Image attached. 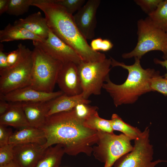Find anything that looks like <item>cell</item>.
<instances>
[{
	"label": "cell",
	"mask_w": 167,
	"mask_h": 167,
	"mask_svg": "<svg viewBox=\"0 0 167 167\" xmlns=\"http://www.w3.org/2000/svg\"><path fill=\"white\" fill-rule=\"evenodd\" d=\"M92 49L95 51H107L113 47V45L109 40L102 39L101 37L93 39L90 44Z\"/></svg>",
	"instance_id": "f546056e"
},
{
	"label": "cell",
	"mask_w": 167,
	"mask_h": 167,
	"mask_svg": "<svg viewBox=\"0 0 167 167\" xmlns=\"http://www.w3.org/2000/svg\"><path fill=\"white\" fill-rule=\"evenodd\" d=\"M3 45L0 43V70L7 67V53L4 52Z\"/></svg>",
	"instance_id": "836d02e7"
},
{
	"label": "cell",
	"mask_w": 167,
	"mask_h": 167,
	"mask_svg": "<svg viewBox=\"0 0 167 167\" xmlns=\"http://www.w3.org/2000/svg\"><path fill=\"white\" fill-rule=\"evenodd\" d=\"M49 101L17 103L21 106L30 126L41 128L47 117Z\"/></svg>",
	"instance_id": "9a60e30c"
},
{
	"label": "cell",
	"mask_w": 167,
	"mask_h": 167,
	"mask_svg": "<svg viewBox=\"0 0 167 167\" xmlns=\"http://www.w3.org/2000/svg\"><path fill=\"white\" fill-rule=\"evenodd\" d=\"M154 62L155 64L160 65L163 67L166 68V72L164 76L165 78L167 79V58L165 59L164 61H162L156 58H155L154 59Z\"/></svg>",
	"instance_id": "8d00e7d4"
},
{
	"label": "cell",
	"mask_w": 167,
	"mask_h": 167,
	"mask_svg": "<svg viewBox=\"0 0 167 167\" xmlns=\"http://www.w3.org/2000/svg\"><path fill=\"white\" fill-rule=\"evenodd\" d=\"M25 40L41 42L45 40L22 27L11 24L0 31L1 43Z\"/></svg>",
	"instance_id": "ffe728a7"
},
{
	"label": "cell",
	"mask_w": 167,
	"mask_h": 167,
	"mask_svg": "<svg viewBox=\"0 0 167 167\" xmlns=\"http://www.w3.org/2000/svg\"><path fill=\"white\" fill-rule=\"evenodd\" d=\"M110 58L112 67H121L128 72L127 78L123 84H116L109 77L103 85V88L109 93L116 107L122 104L134 103L141 96L152 91L151 80L158 71L153 69H143L140 59L137 58H135L134 63L130 65Z\"/></svg>",
	"instance_id": "3957f363"
},
{
	"label": "cell",
	"mask_w": 167,
	"mask_h": 167,
	"mask_svg": "<svg viewBox=\"0 0 167 167\" xmlns=\"http://www.w3.org/2000/svg\"><path fill=\"white\" fill-rule=\"evenodd\" d=\"M65 153L61 144L49 147L45 149L35 167H59Z\"/></svg>",
	"instance_id": "44dd1931"
},
{
	"label": "cell",
	"mask_w": 167,
	"mask_h": 167,
	"mask_svg": "<svg viewBox=\"0 0 167 167\" xmlns=\"http://www.w3.org/2000/svg\"><path fill=\"white\" fill-rule=\"evenodd\" d=\"M12 129L0 124V147L9 143V139L13 134Z\"/></svg>",
	"instance_id": "1f68e13d"
},
{
	"label": "cell",
	"mask_w": 167,
	"mask_h": 167,
	"mask_svg": "<svg viewBox=\"0 0 167 167\" xmlns=\"http://www.w3.org/2000/svg\"><path fill=\"white\" fill-rule=\"evenodd\" d=\"M11 103L9 109L0 116V124L10 126L19 129L30 126L20 104Z\"/></svg>",
	"instance_id": "d6986e66"
},
{
	"label": "cell",
	"mask_w": 167,
	"mask_h": 167,
	"mask_svg": "<svg viewBox=\"0 0 167 167\" xmlns=\"http://www.w3.org/2000/svg\"><path fill=\"white\" fill-rule=\"evenodd\" d=\"M57 83L64 94L75 96L82 93L77 65L71 62L63 64L58 76Z\"/></svg>",
	"instance_id": "4fadbf2b"
},
{
	"label": "cell",
	"mask_w": 167,
	"mask_h": 167,
	"mask_svg": "<svg viewBox=\"0 0 167 167\" xmlns=\"http://www.w3.org/2000/svg\"><path fill=\"white\" fill-rule=\"evenodd\" d=\"M32 42L34 47H38L63 64L71 62L78 65L83 61L73 48L55 35L49 29L46 39L42 42Z\"/></svg>",
	"instance_id": "30bf717a"
},
{
	"label": "cell",
	"mask_w": 167,
	"mask_h": 167,
	"mask_svg": "<svg viewBox=\"0 0 167 167\" xmlns=\"http://www.w3.org/2000/svg\"><path fill=\"white\" fill-rule=\"evenodd\" d=\"M31 87L48 92H53L63 63L53 58L41 49L34 47Z\"/></svg>",
	"instance_id": "8992f818"
},
{
	"label": "cell",
	"mask_w": 167,
	"mask_h": 167,
	"mask_svg": "<svg viewBox=\"0 0 167 167\" xmlns=\"http://www.w3.org/2000/svg\"><path fill=\"white\" fill-rule=\"evenodd\" d=\"M13 24L25 29L44 40L48 37L49 28L45 17L40 11L30 14L25 18L19 19L15 20Z\"/></svg>",
	"instance_id": "2e32d148"
},
{
	"label": "cell",
	"mask_w": 167,
	"mask_h": 167,
	"mask_svg": "<svg viewBox=\"0 0 167 167\" xmlns=\"http://www.w3.org/2000/svg\"><path fill=\"white\" fill-rule=\"evenodd\" d=\"M98 108L96 106H91L89 104L80 103L74 109L76 115L84 121L90 116L98 112Z\"/></svg>",
	"instance_id": "4316f807"
},
{
	"label": "cell",
	"mask_w": 167,
	"mask_h": 167,
	"mask_svg": "<svg viewBox=\"0 0 167 167\" xmlns=\"http://www.w3.org/2000/svg\"><path fill=\"white\" fill-rule=\"evenodd\" d=\"M97 131L98 140L93 147L92 153L95 159L104 164V167H112L118 159L133 148L132 140L122 133Z\"/></svg>",
	"instance_id": "52a82bcc"
},
{
	"label": "cell",
	"mask_w": 167,
	"mask_h": 167,
	"mask_svg": "<svg viewBox=\"0 0 167 167\" xmlns=\"http://www.w3.org/2000/svg\"><path fill=\"white\" fill-rule=\"evenodd\" d=\"M54 2L63 7L68 13L73 15L83 6L86 1L85 0H54Z\"/></svg>",
	"instance_id": "83f0119b"
},
{
	"label": "cell",
	"mask_w": 167,
	"mask_h": 167,
	"mask_svg": "<svg viewBox=\"0 0 167 167\" xmlns=\"http://www.w3.org/2000/svg\"><path fill=\"white\" fill-rule=\"evenodd\" d=\"M111 59L106 58L95 62L83 61L77 65L84 98L88 99L92 95L101 94L103 86L109 77Z\"/></svg>",
	"instance_id": "ba28073f"
},
{
	"label": "cell",
	"mask_w": 167,
	"mask_h": 167,
	"mask_svg": "<svg viewBox=\"0 0 167 167\" xmlns=\"http://www.w3.org/2000/svg\"><path fill=\"white\" fill-rule=\"evenodd\" d=\"M20 57L16 63L0 70V94L29 86L33 65L32 50L20 43Z\"/></svg>",
	"instance_id": "5b68a950"
},
{
	"label": "cell",
	"mask_w": 167,
	"mask_h": 167,
	"mask_svg": "<svg viewBox=\"0 0 167 167\" xmlns=\"http://www.w3.org/2000/svg\"><path fill=\"white\" fill-rule=\"evenodd\" d=\"M11 106V103L0 99V116L3 114L7 112Z\"/></svg>",
	"instance_id": "e575fe53"
},
{
	"label": "cell",
	"mask_w": 167,
	"mask_h": 167,
	"mask_svg": "<svg viewBox=\"0 0 167 167\" xmlns=\"http://www.w3.org/2000/svg\"><path fill=\"white\" fill-rule=\"evenodd\" d=\"M149 129L147 127L140 136L134 140L133 150L118 159L113 167H155L158 164L167 162L158 159L152 161L153 148L150 143Z\"/></svg>",
	"instance_id": "9c48e42d"
},
{
	"label": "cell",
	"mask_w": 167,
	"mask_h": 167,
	"mask_svg": "<svg viewBox=\"0 0 167 167\" xmlns=\"http://www.w3.org/2000/svg\"><path fill=\"white\" fill-rule=\"evenodd\" d=\"M150 87L152 91L167 96V79L161 76L159 71L151 79Z\"/></svg>",
	"instance_id": "484cf974"
},
{
	"label": "cell",
	"mask_w": 167,
	"mask_h": 167,
	"mask_svg": "<svg viewBox=\"0 0 167 167\" xmlns=\"http://www.w3.org/2000/svg\"><path fill=\"white\" fill-rule=\"evenodd\" d=\"M46 149L43 145L35 143L15 145L13 161L19 167H35Z\"/></svg>",
	"instance_id": "5bb4252c"
},
{
	"label": "cell",
	"mask_w": 167,
	"mask_h": 167,
	"mask_svg": "<svg viewBox=\"0 0 167 167\" xmlns=\"http://www.w3.org/2000/svg\"><path fill=\"white\" fill-rule=\"evenodd\" d=\"M138 40L133 49L123 53V58L134 57L140 59L147 53L159 51L163 54L164 60L167 58V32L156 26L148 17L140 19L137 23Z\"/></svg>",
	"instance_id": "277c9868"
},
{
	"label": "cell",
	"mask_w": 167,
	"mask_h": 167,
	"mask_svg": "<svg viewBox=\"0 0 167 167\" xmlns=\"http://www.w3.org/2000/svg\"><path fill=\"white\" fill-rule=\"evenodd\" d=\"M166 146L167 147V143L166 144Z\"/></svg>",
	"instance_id": "f35d334b"
},
{
	"label": "cell",
	"mask_w": 167,
	"mask_h": 167,
	"mask_svg": "<svg viewBox=\"0 0 167 167\" xmlns=\"http://www.w3.org/2000/svg\"><path fill=\"white\" fill-rule=\"evenodd\" d=\"M84 121L76 115L73 109L47 117L41 128L46 138L44 147L46 148L60 144L65 153L70 156L83 153L91 156L92 146L98 140L97 131L85 126Z\"/></svg>",
	"instance_id": "6da1fadb"
},
{
	"label": "cell",
	"mask_w": 167,
	"mask_h": 167,
	"mask_svg": "<svg viewBox=\"0 0 167 167\" xmlns=\"http://www.w3.org/2000/svg\"><path fill=\"white\" fill-rule=\"evenodd\" d=\"M110 120L113 131L121 132L132 140L137 138L142 133L139 128L125 122L116 113L112 115Z\"/></svg>",
	"instance_id": "7402d4cb"
},
{
	"label": "cell",
	"mask_w": 167,
	"mask_h": 167,
	"mask_svg": "<svg viewBox=\"0 0 167 167\" xmlns=\"http://www.w3.org/2000/svg\"><path fill=\"white\" fill-rule=\"evenodd\" d=\"M15 145L8 143L0 147V167L6 165L13 160V148Z\"/></svg>",
	"instance_id": "f1b7e54d"
},
{
	"label": "cell",
	"mask_w": 167,
	"mask_h": 167,
	"mask_svg": "<svg viewBox=\"0 0 167 167\" xmlns=\"http://www.w3.org/2000/svg\"><path fill=\"white\" fill-rule=\"evenodd\" d=\"M63 94L61 91L48 92L28 86L0 94V99L12 103L47 101Z\"/></svg>",
	"instance_id": "7c38bea8"
},
{
	"label": "cell",
	"mask_w": 167,
	"mask_h": 167,
	"mask_svg": "<svg viewBox=\"0 0 167 167\" xmlns=\"http://www.w3.org/2000/svg\"><path fill=\"white\" fill-rule=\"evenodd\" d=\"M148 17L156 26L167 32V0H162L155 10Z\"/></svg>",
	"instance_id": "cb8c5ba5"
},
{
	"label": "cell",
	"mask_w": 167,
	"mask_h": 167,
	"mask_svg": "<svg viewBox=\"0 0 167 167\" xmlns=\"http://www.w3.org/2000/svg\"><path fill=\"white\" fill-rule=\"evenodd\" d=\"M0 167H19L13 160L8 164Z\"/></svg>",
	"instance_id": "74e56055"
},
{
	"label": "cell",
	"mask_w": 167,
	"mask_h": 167,
	"mask_svg": "<svg viewBox=\"0 0 167 167\" xmlns=\"http://www.w3.org/2000/svg\"><path fill=\"white\" fill-rule=\"evenodd\" d=\"M91 102L90 100L85 99L82 93L75 96H69L63 93L49 101V109L47 117L71 110L78 104H89Z\"/></svg>",
	"instance_id": "e0dca14e"
},
{
	"label": "cell",
	"mask_w": 167,
	"mask_h": 167,
	"mask_svg": "<svg viewBox=\"0 0 167 167\" xmlns=\"http://www.w3.org/2000/svg\"><path fill=\"white\" fill-rule=\"evenodd\" d=\"M84 124L86 127L96 131L114 133L111 120L101 118L98 112L85 120Z\"/></svg>",
	"instance_id": "603a6c76"
},
{
	"label": "cell",
	"mask_w": 167,
	"mask_h": 167,
	"mask_svg": "<svg viewBox=\"0 0 167 167\" xmlns=\"http://www.w3.org/2000/svg\"><path fill=\"white\" fill-rule=\"evenodd\" d=\"M10 0H0V15L6 12L8 9Z\"/></svg>",
	"instance_id": "d590c367"
},
{
	"label": "cell",
	"mask_w": 167,
	"mask_h": 167,
	"mask_svg": "<svg viewBox=\"0 0 167 167\" xmlns=\"http://www.w3.org/2000/svg\"><path fill=\"white\" fill-rule=\"evenodd\" d=\"M101 2L100 0H88L73 15L77 27L86 40L92 39L95 36L96 13Z\"/></svg>",
	"instance_id": "8fae6325"
},
{
	"label": "cell",
	"mask_w": 167,
	"mask_h": 167,
	"mask_svg": "<svg viewBox=\"0 0 167 167\" xmlns=\"http://www.w3.org/2000/svg\"><path fill=\"white\" fill-rule=\"evenodd\" d=\"M20 56V52L18 47L16 49L7 53V67L12 66L15 64L18 60Z\"/></svg>",
	"instance_id": "d6a6232c"
},
{
	"label": "cell",
	"mask_w": 167,
	"mask_h": 167,
	"mask_svg": "<svg viewBox=\"0 0 167 167\" xmlns=\"http://www.w3.org/2000/svg\"><path fill=\"white\" fill-rule=\"evenodd\" d=\"M162 0H135V3L148 15L157 8Z\"/></svg>",
	"instance_id": "4dcf8cb0"
},
{
	"label": "cell",
	"mask_w": 167,
	"mask_h": 167,
	"mask_svg": "<svg viewBox=\"0 0 167 167\" xmlns=\"http://www.w3.org/2000/svg\"><path fill=\"white\" fill-rule=\"evenodd\" d=\"M46 142L45 135L42 129L29 126L13 133L9 139V143L15 145L35 143L44 145Z\"/></svg>",
	"instance_id": "ac0fdd59"
},
{
	"label": "cell",
	"mask_w": 167,
	"mask_h": 167,
	"mask_svg": "<svg viewBox=\"0 0 167 167\" xmlns=\"http://www.w3.org/2000/svg\"><path fill=\"white\" fill-rule=\"evenodd\" d=\"M34 0H10L6 13L10 15L19 16L28 11Z\"/></svg>",
	"instance_id": "d4e9b609"
},
{
	"label": "cell",
	"mask_w": 167,
	"mask_h": 167,
	"mask_svg": "<svg viewBox=\"0 0 167 167\" xmlns=\"http://www.w3.org/2000/svg\"><path fill=\"white\" fill-rule=\"evenodd\" d=\"M32 6L38 7L44 12L49 28L73 48L83 61L98 62L106 58L105 54L92 49L77 27L73 15L55 3L54 0H34Z\"/></svg>",
	"instance_id": "7a4b0ae2"
}]
</instances>
